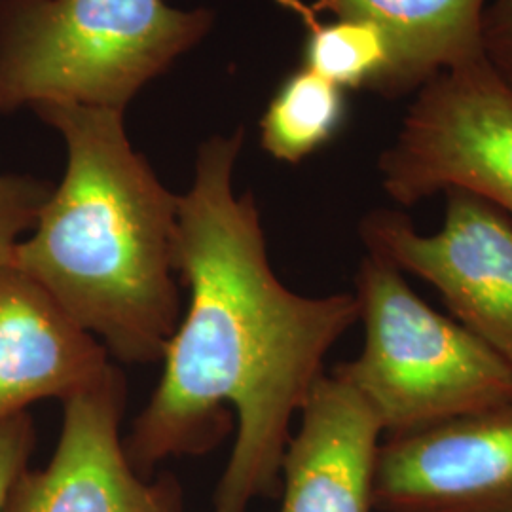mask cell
Returning a JSON list of instances; mask_svg holds the SVG:
<instances>
[{"label":"cell","instance_id":"cell-3","mask_svg":"<svg viewBox=\"0 0 512 512\" xmlns=\"http://www.w3.org/2000/svg\"><path fill=\"white\" fill-rule=\"evenodd\" d=\"M211 23L209 10L164 0H2L0 114L42 105L124 110Z\"/></svg>","mask_w":512,"mask_h":512},{"label":"cell","instance_id":"cell-16","mask_svg":"<svg viewBox=\"0 0 512 512\" xmlns=\"http://www.w3.org/2000/svg\"><path fill=\"white\" fill-rule=\"evenodd\" d=\"M482 57L512 90V0H490L482 16Z\"/></svg>","mask_w":512,"mask_h":512},{"label":"cell","instance_id":"cell-7","mask_svg":"<svg viewBox=\"0 0 512 512\" xmlns=\"http://www.w3.org/2000/svg\"><path fill=\"white\" fill-rule=\"evenodd\" d=\"M126 397V378L112 365L65 399L54 456L16 478L2 512H181L177 480H150L129 463L120 437Z\"/></svg>","mask_w":512,"mask_h":512},{"label":"cell","instance_id":"cell-10","mask_svg":"<svg viewBox=\"0 0 512 512\" xmlns=\"http://www.w3.org/2000/svg\"><path fill=\"white\" fill-rule=\"evenodd\" d=\"M281 471L279 512H376L382 425L342 378L325 374L300 410Z\"/></svg>","mask_w":512,"mask_h":512},{"label":"cell","instance_id":"cell-12","mask_svg":"<svg viewBox=\"0 0 512 512\" xmlns=\"http://www.w3.org/2000/svg\"><path fill=\"white\" fill-rule=\"evenodd\" d=\"M302 21L306 29L304 65L346 92H372L387 97L393 73V48L370 21L334 18L321 21L302 0H275Z\"/></svg>","mask_w":512,"mask_h":512},{"label":"cell","instance_id":"cell-2","mask_svg":"<svg viewBox=\"0 0 512 512\" xmlns=\"http://www.w3.org/2000/svg\"><path fill=\"white\" fill-rule=\"evenodd\" d=\"M67 148L14 264L128 365L162 361L181 321L179 196L131 147L124 110L42 105Z\"/></svg>","mask_w":512,"mask_h":512},{"label":"cell","instance_id":"cell-9","mask_svg":"<svg viewBox=\"0 0 512 512\" xmlns=\"http://www.w3.org/2000/svg\"><path fill=\"white\" fill-rule=\"evenodd\" d=\"M110 366L105 346L37 279L0 266V421L44 399L63 403Z\"/></svg>","mask_w":512,"mask_h":512},{"label":"cell","instance_id":"cell-4","mask_svg":"<svg viewBox=\"0 0 512 512\" xmlns=\"http://www.w3.org/2000/svg\"><path fill=\"white\" fill-rule=\"evenodd\" d=\"M401 270L366 255L355 275L365 346L332 370L380 421L385 439L512 403V366L414 293Z\"/></svg>","mask_w":512,"mask_h":512},{"label":"cell","instance_id":"cell-11","mask_svg":"<svg viewBox=\"0 0 512 512\" xmlns=\"http://www.w3.org/2000/svg\"><path fill=\"white\" fill-rule=\"evenodd\" d=\"M490 0H315V12L365 19L393 48L387 99L414 95L429 80L482 59V16Z\"/></svg>","mask_w":512,"mask_h":512},{"label":"cell","instance_id":"cell-8","mask_svg":"<svg viewBox=\"0 0 512 512\" xmlns=\"http://www.w3.org/2000/svg\"><path fill=\"white\" fill-rule=\"evenodd\" d=\"M376 512H512V403L380 444Z\"/></svg>","mask_w":512,"mask_h":512},{"label":"cell","instance_id":"cell-15","mask_svg":"<svg viewBox=\"0 0 512 512\" xmlns=\"http://www.w3.org/2000/svg\"><path fill=\"white\" fill-rule=\"evenodd\" d=\"M37 431L27 412L0 421V512L12 484L29 465Z\"/></svg>","mask_w":512,"mask_h":512},{"label":"cell","instance_id":"cell-5","mask_svg":"<svg viewBox=\"0 0 512 512\" xmlns=\"http://www.w3.org/2000/svg\"><path fill=\"white\" fill-rule=\"evenodd\" d=\"M378 173L403 207L456 188L512 222L511 88L484 57L435 76L414 93Z\"/></svg>","mask_w":512,"mask_h":512},{"label":"cell","instance_id":"cell-6","mask_svg":"<svg viewBox=\"0 0 512 512\" xmlns=\"http://www.w3.org/2000/svg\"><path fill=\"white\" fill-rule=\"evenodd\" d=\"M366 255L437 289L459 325L512 366V222L465 190L444 192V222L420 234L397 209H374L359 224Z\"/></svg>","mask_w":512,"mask_h":512},{"label":"cell","instance_id":"cell-1","mask_svg":"<svg viewBox=\"0 0 512 512\" xmlns=\"http://www.w3.org/2000/svg\"><path fill=\"white\" fill-rule=\"evenodd\" d=\"M241 143V129L209 139L179 196L177 272L190 304L124 440L131 467L150 478L167 458L213 450L230 431L232 408L236 442L215 512H245L281 494L294 414L325 376L332 346L359 321L353 294L304 296L275 275L255 198L232 186Z\"/></svg>","mask_w":512,"mask_h":512},{"label":"cell","instance_id":"cell-13","mask_svg":"<svg viewBox=\"0 0 512 512\" xmlns=\"http://www.w3.org/2000/svg\"><path fill=\"white\" fill-rule=\"evenodd\" d=\"M346 120V90L300 67L281 82L264 112L260 143L277 162L300 164L330 145Z\"/></svg>","mask_w":512,"mask_h":512},{"label":"cell","instance_id":"cell-14","mask_svg":"<svg viewBox=\"0 0 512 512\" xmlns=\"http://www.w3.org/2000/svg\"><path fill=\"white\" fill-rule=\"evenodd\" d=\"M50 190L35 177L0 171V266L14 264L19 241L33 230Z\"/></svg>","mask_w":512,"mask_h":512}]
</instances>
